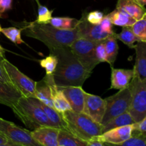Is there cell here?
Wrapping results in <instances>:
<instances>
[{"mask_svg": "<svg viewBox=\"0 0 146 146\" xmlns=\"http://www.w3.org/2000/svg\"><path fill=\"white\" fill-rule=\"evenodd\" d=\"M12 8V0H0V17Z\"/></svg>", "mask_w": 146, "mask_h": 146, "instance_id": "obj_38", "label": "cell"}, {"mask_svg": "<svg viewBox=\"0 0 146 146\" xmlns=\"http://www.w3.org/2000/svg\"><path fill=\"white\" fill-rule=\"evenodd\" d=\"M21 95L12 86L0 82V104L12 108Z\"/></svg>", "mask_w": 146, "mask_h": 146, "instance_id": "obj_19", "label": "cell"}, {"mask_svg": "<svg viewBox=\"0 0 146 146\" xmlns=\"http://www.w3.org/2000/svg\"><path fill=\"white\" fill-rule=\"evenodd\" d=\"M78 22V19L70 17H52L49 24L60 29L68 30L76 28Z\"/></svg>", "mask_w": 146, "mask_h": 146, "instance_id": "obj_27", "label": "cell"}, {"mask_svg": "<svg viewBox=\"0 0 146 146\" xmlns=\"http://www.w3.org/2000/svg\"><path fill=\"white\" fill-rule=\"evenodd\" d=\"M52 101L54 108L61 113L71 110L69 103L55 84L52 86Z\"/></svg>", "mask_w": 146, "mask_h": 146, "instance_id": "obj_22", "label": "cell"}, {"mask_svg": "<svg viewBox=\"0 0 146 146\" xmlns=\"http://www.w3.org/2000/svg\"><path fill=\"white\" fill-rule=\"evenodd\" d=\"M2 65L12 86L21 94V96L26 98L34 97L36 82L23 74L17 67L7 61L5 58L2 59Z\"/></svg>", "mask_w": 146, "mask_h": 146, "instance_id": "obj_7", "label": "cell"}, {"mask_svg": "<svg viewBox=\"0 0 146 146\" xmlns=\"http://www.w3.org/2000/svg\"><path fill=\"white\" fill-rule=\"evenodd\" d=\"M135 1H136L140 6H141V7H145L146 4V0H135Z\"/></svg>", "mask_w": 146, "mask_h": 146, "instance_id": "obj_42", "label": "cell"}, {"mask_svg": "<svg viewBox=\"0 0 146 146\" xmlns=\"http://www.w3.org/2000/svg\"><path fill=\"white\" fill-rule=\"evenodd\" d=\"M129 85L131 100L128 111L136 123L146 118V81L133 77Z\"/></svg>", "mask_w": 146, "mask_h": 146, "instance_id": "obj_5", "label": "cell"}, {"mask_svg": "<svg viewBox=\"0 0 146 146\" xmlns=\"http://www.w3.org/2000/svg\"><path fill=\"white\" fill-rule=\"evenodd\" d=\"M131 28L133 33L138 36L141 41H146V15L135 21Z\"/></svg>", "mask_w": 146, "mask_h": 146, "instance_id": "obj_30", "label": "cell"}, {"mask_svg": "<svg viewBox=\"0 0 146 146\" xmlns=\"http://www.w3.org/2000/svg\"><path fill=\"white\" fill-rule=\"evenodd\" d=\"M0 133L13 143L24 146H41L32 138L31 131L1 118H0Z\"/></svg>", "mask_w": 146, "mask_h": 146, "instance_id": "obj_9", "label": "cell"}, {"mask_svg": "<svg viewBox=\"0 0 146 146\" xmlns=\"http://www.w3.org/2000/svg\"><path fill=\"white\" fill-rule=\"evenodd\" d=\"M0 146H24V145H21V144L16 143H13L9 141V142L6 143L1 144V145H0Z\"/></svg>", "mask_w": 146, "mask_h": 146, "instance_id": "obj_40", "label": "cell"}, {"mask_svg": "<svg viewBox=\"0 0 146 146\" xmlns=\"http://www.w3.org/2000/svg\"><path fill=\"white\" fill-rule=\"evenodd\" d=\"M4 53H5V49L0 45V58H4Z\"/></svg>", "mask_w": 146, "mask_h": 146, "instance_id": "obj_43", "label": "cell"}, {"mask_svg": "<svg viewBox=\"0 0 146 146\" xmlns=\"http://www.w3.org/2000/svg\"><path fill=\"white\" fill-rule=\"evenodd\" d=\"M24 35L36 38L44 43L50 51L55 48L69 47L79 34L77 28L74 29H60L49 24H38L32 21L22 27Z\"/></svg>", "mask_w": 146, "mask_h": 146, "instance_id": "obj_2", "label": "cell"}, {"mask_svg": "<svg viewBox=\"0 0 146 146\" xmlns=\"http://www.w3.org/2000/svg\"><path fill=\"white\" fill-rule=\"evenodd\" d=\"M135 122L133 120L132 117L131 116L128 111H126V112L123 113L113 118L111 121H108L106 125H103L102 133L106 132V131H108L109 130L113 129V128L125 126V125H131V124H133Z\"/></svg>", "mask_w": 146, "mask_h": 146, "instance_id": "obj_25", "label": "cell"}, {"mask_svg": "<svg viewBox=\"0 0 146 146\" xmlns=\"http://www.w3.org/2000/svg\"><path fill=\"white\" fill-rule=\"evenodd\" d=\"M131 100V91L130 85L111 96L106 101V111L101 125H104L115 117L128 111Z\"/></svg>", "mask_w": 146, "mask_h": 146, "instance_id": "obj_6", "label": "cell"}, {"mask_svg": "<svg viewBox=\"0 0 146 146\" xmlns=\"http://www.w3.org/2000/svg\"><path fill=\"white\" fill-rule=\"evenodd\" d=\"M66 131L86 141L102 134L103 125L83 112L70 110L62 113Z\"/></svg>", "mask_w": 146, "mask_h": 146, "instance_id": "obj_4", "label": "cell"}, {"mask_svg": "<svg viewBox=\"0 0 146 146\" xmlns=\"http://www.w3.org/2000/svg\"><path fill=\"white\" fill-rule=\"evenodd\" d=\"M104 146H146V135H133L127 141L118 144L104 143Z\"/></svg>", "mask_w": 146, "mask_h": 146, "instance_id": "obj_29", "label": "cell"}, {"mask_svg": "<svg viewBox=\"0 0 146 146\" xmlns=\"http://www.w3.org/2000/svg\"><path fill=\"white\" fill-rule=\"evenodd\" d=\"M116 9L128 14L136 21L146 15L145 7L140 6L135 0H118Z\"/></svg>", "mask_w": 146, "mask_h": 146, "instance_id": "obj_18", "label": "cell"}, {"mask_svg": "<svg viewBox=\"0 0 146 146\" xmlns=\"http://www.w3.org/2000/svg\"><path fill=\"white\" fill-rule=\"evenodd\" d=\"M9 140L8 138H7L4 135L0 133V145L9 142Z\"/></svg>", "mask_w": 146, "mask_h": 146, "instance_id": "obj_41", "label": "cell"}, {"mask_svg": "<svg viewBox=\"0 0 146 146\" xmlns=\"http://www.w3.org/2000/svg\"><path fill=\"white\" fill-rule=\"evenodd\" d=\"M13 112L28 128L35 130L40 127H52L44 111L34 97L21 96L11 108Z\"/></svg>", "mask_w": 146, "mask_h": 146, "instance_id": "obj_3", "label": "cell"}, {"mask_svg": "<svg viewBox=\"0 0 146 146\" xmlns=\"http://www.w3.org/2000/svg\"><path fill=\"white\" fill-rule=\"evenodd\" d=\"M132 136L138 135H146V118L141 121L132 124Z\"/></svg>", "mask_w": 146, "mask_h": 146, "instance_id": "obj_34", "label": "cell"}, {"mask_svg": "<svg viewBox=\"0 0 146 146\" xmlns=\"http://www.w3.org/2000/svg\"><path fill=\"white\" fill-rule=\"evenodd\" d=\"M3 58H0V82L12 86L11 81H10L9 78L7 73H6L5 69H4V66H3V65H2ZM13 88H14V87H13Z\"/></svg>", "mask_w": 146, "mask_h": 146, "instance_id": "obj_37", "label": "cell"}, {"mask_svg": "<svg viewBox=\"0 0 146 146\" xmlns=\"http://www.w3.org/2000/svg\"><path fill=\"white\" fill-rule=\"evenodd\" d=\"M106 111V101L100 96L85 92L83 113L101 124Z\"/></svg>", "mask_w": 146, "mask_h": 146, "instance_id": "obj_10", "label": "cell"}, {"mask_svg": "<svg viewBox=\"0 0 146 146\" xmlns=\"http://www.w3.org/2000/svg\"><path fill=\"white\" fill-rule=\"evenodd\" d=\"M99 26L101 31L107 33L108 34H113L115 33L113 30V24L107 15L103 17L102 20L99 23Z\"/></svg>", "mask_w": 146, "mask_h": 146, "instance_id": "obj_35", "label": "cell"}, {"mask_svg": "<svg viewBox=\"0 0 146 146\" xmlns=\"http://www.w3.org/2000/svg\"><path fill=\"white\" fill-rule=\"evenodd\" d=\"M59 146H86L87 141L76 136L66 130H59L58 134Z\"/></svg>", "mask_w": 146, "mask_h": 146, "instance_id": "obj_21", "label": "cell"}, {"mask_svg": "<svg viewBox=\"0 0 146 146\" xmlns=\"http://www.w3.org/2000/svg\"><path fill=\"white\" fill-rule=\"evenodd\" d=\"M133 126L131 125L118 127L103 133L98 138L104 143L118 144L127 141L132 136Z\"/></svg>", "mask_w": 146, "mask_h": 146, "instance_id": "obj_14", "label": "cell"}, {"mask_svg": "<svg viewBox=\"0 0 146 146\" xmlns=\"http://www.w3.org/2000/svg\"><path fill=\"white\" fill-rule=\"evenodd\" d=\"M107 16L113 25L121 27H131L136 21L135 19L131 17L128 14L117 9L110 14H107Z\"/></svg>", "mask_w": 146, "mask_h": 146, "instance_id": "obj_23", "label": "cell"}, {"mask_svg": "<svg viewBox=\"0 0 146 146\" xmlns=\"http://www.w3.org/2000/svg\"><path fill=\"white\" fill-rule=\"evenodd\" d=\"M104 40L98 41L95 47L96 56L97 60L99 61V63L107 62L106 53L105 46H104Z\"/></svg>", "mask_w": 146, "mask_h": 146, "instance_id": "obj_33", "label": "cell"}, {"mask_svg": "<svg viewBox=\"0 0 146 146\" xmlns=\"http://www.w3.org/2000/svg\"><path fill=\"white\" fill-rule=\"evenodd\" d=\"M86 146H104V143L96 136L87 141Z\"/></svg>", "mask_w": 146, "mask_h": 146, "instance_id": "obj_39", "label": "cell"}, {"mask_svg": "<svg viewBox=\"0 0 146 146\" xmlns=\"http://www.w3.org/2000/svg\"><path fill=\"white\" fill-rule=\"evenodd\" d=\"M1 33L14 44H21L25 43L21 38V30L17 29V27L1 28Z\"/></svg>", "mask_w": 146, "mask_h": 146, "instance_id": "obj_28", "label": "cell"}, {"mask_svg": "<svg viewBox=\"0 0 146 146\" xmlns=\"http://www.w3.org/2000/svg\"><path fill=\"white\" fill-rule=\"evenodd\" d=\"M97 42L98 41H96L79 38L76 39L69 46L71 51L81 65L91 73L95 67L100 64L95 54V47Z\"/></svg>", "mask_w": 146, "mask_h": 146, "instance_id": "obj_8", "label": "cell"}, {"mask_svg": "<svg viewBox=\"0 0 146 146\" xmlns=\"http://www.w3.org/2000/svg\"><path fill=\"white\" fill-rule=\"evenodd\" d=\"M38 104L46 115L53 128H57L58 130H66V123L61 113L58 112L54 108L45 105L39 100H38Z\"/></svg>", "mask_w": 146, "mask_h": 146, "instance_id": "obj_20", "label": "cell"}, {"mask_svg": "<svg viewBox=\"0 0 146 146\" xmlns=\"http://www.w3.org/2000/svg\"><path fill=\"white\" fill-rule=\"evenodd\" d=\"M50 54L58 60L53 74L54 84L58 87L82 86L91 72L87 71L74 56L69 47L55 48Z\"/></svg>", "mask_w": 146, "mask_h": 146, "instance_id": "obj_1", "label": "cell"}, {"mask_svg": "<svg viewBox=\"0 0 146 146\" xmlns=\"http://www.w3.org/2000/svg\"><path fill=\"white\" fill-rule=\"evenodd\" d=\"M104 17V14L99 11H94L88 13L86 15V19L89 23L92 24H99L103 17Z\"/></svg>", "mask_w": 146, "mask_h": 146, "instance_id": "obj_36", "label": "cell"}, {"mask_svg": "<svg viewBox=\"0 0 146 146\" xmlns=\"http://www.w3.org/2000/svg\"><path fill=\"white\" fill-rule=\"evenodd\" d=\"M54 81L53 75H46L41 81L36 82L34 98L48 106L54 108L52 101V86Z\"/></svg>", "mask_w": 146, "mask_h": 146, "instance_id": "obj_15", "label": "cell"}, {"mask_svg": "<svg viewBox=\"0 0 146 146\" xmlns=\"http://www.w3.org/2000/svg\"><path fill=\"white\" fill-rule=\"evenodd\" d=\"M53 10H49L45 6H42L38 3V16L35 22L38 24H49L52 18Z\"/></svg>", "mask_w": 146, "mask_h": 146, "instance_id": "obj_32", "label": "cell"}, {"mask_svg": "<svg viewBox=\"0 0 146 146\" xmlns=\"http://www.w3.org/2000/svg\"><path fill=\"white\" fill-rule=\"evenodd\" d=\"M58 60L56 56L50 54L46 58L40 61V65L46 70V75H53L56 67Z\"/></svg>", "mask_w": 146, "mask_h": 146, "instance_id": "obj_31", "label": "cell"}, {"mask_svg": "<svg viewBox=\"0 0 146 146\" xmlns=\"http://www.w3.org/2000/svg\"><path fill=\"white\" fill-rule=\"evenodd\" d=\"M133 77V70L114 68L111 66V87L113 89L121 90L129 85Z\"/></svg>", "mask_w": 146, "mask_h": 146, "instance_id": "obj_17", "label": "cell"}, {"mask_svg": "<svg viewBox=\"0 0 146 146\" xmlns=\"http://www.w3.org/2000/svg\"><path fill=\"white\" fill-rule=\"evenodd\" d=\"M1 25H0V32H1Z\"/></svg>", "mask_w": 146, "mask_h": 146, "instance_id": "obj_44", "label": "cell"}, {"mask_svg": "<svg viewBox=\"0 0 146 146\" xmlns=\"http://www.w3.org/2000/svg\"><path fill=\"white\" fill-rule=\"evenodd\" d=\"M58 87V86H57ZM71 106V110L75 112H83L85 92L82 86L58 87Z\"/></svg>", "mask_w": 146, "mask_h": 146, "instance_id": "obj_12", "label": "cell"}, {"mask_svg": "<svg viewBox=\"0 0 146 146\" xmlns=\"http://www.w3.org/2000/svg\"><path fill=\"white\" fill-rule=\"evenodd\" d=\"M80 38L91 40V41H102L112 34L101 31L99 24H92L86 19V15H83L78 20L76 27Z\"/></svg>", "mask_w": 146, "mask_h": 146, "instance_id": "obj_11", "label": "cell"}, {"mask_svg": "<svg viewBox=\"0 0 146 146\" xmlns=\"http://www.w3.org/2000/svg\"><path fill=\"white\" fill-rule=\"evenodd\" d=\"M59 130L49 126L40 127L31 131L32 138L41 146H59L58 134Z\"/></svg>", "mask_w": 146, "mask_h": 146, "instance_id": "obj_13", "label": "cell"}, {"mask_svg": "<svg viewBox=\"0 0 146 146\" xmlns=\"http://www.w3.org/2000/svg\"><path fill=\"white\" fill-rule=\"evenodd\" d=\"M115 37L117 40H120L131 48H134L135 46L134 44L135 42L141 41V39L133 33L131 27H123L121 33L115 34Z\"/></svg>", "mask_w": 146, "mask_h": 146, "instance_id": "obj_26", "label": "cell"}, {"mask_svg": "<svg viewBox=\"0 0 146 146\" xmlns=\"http://www.w3.org/2000/svg\"><path fill=\"white\" fill-rule=\"evenodd\" d=\"M135 50V63L133 68V77L146 81V41H138L134 46Z\"/></svg>", "mask_w": 146, "mask_h": 146, "instance_id": "obj_16", "label": "cell"}, {"mask_svg": "<svg viewBox=\"0 0 146 146\" xmlns=\"http://www.w3.org/2000/svg\"><path fill=\"white\" fill-rule=\"evenodd\" d=\"M104 46L106 53L107 63L113 66L118 54V45L115 37V33L104 40Z\"/></svg>", "mask_w": 146, "mask_h": 146, "instance_id": "obj_24", "label": "cell"}]
</instances>
